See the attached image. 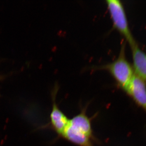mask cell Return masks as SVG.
Segmentation results:
<instances>
[{
  "mask_svg": "<svg viewBox=\"0 0 146 146\" xmlns=\"http://www.w3.org/2000/svg\"><path fill=\"white\" fill-rule=\"evenodd\" d=\"M57 91L55 89L52 94V108L50 115V122L47 127L49 126L59 137H61L69 124L70 119L62 112L56 103V96Z\"/></svg>",
  "mask_w": 146,
  "mask_h": 146,
  "instance_id": "3",
  "label": "cell"
},
{
  "mask_svg": "<svg viewBox=\"0 0 146 146\" xmlns=\"http://www.w3.org/2000/svg\"><path fill=\"white\" fill-rule=\"evenodd\" d=\"M113 26L126 39L131 47L137 44L129 26L127 18L123 4L119 0L106 1Z\"/></svg>",
  "mask_w": 146,
  "mask_h": 146,
  "instance_id": "2",
  "label": "cell"
},
{
  "mask_svg": "<svg viewBox=\"0 0 146 146\" xmlns=\"http://www.w3.org/2000/svg\"><path fill=\"white\" fill-rule=\"evenodd\" d=\"M86 107L84 108L79 114L70 119L68 125L97 141L93 133L91 119L86 114Z\"/></svg>",
  "mask_w": 146,
  "mask_h": 146,
  "instance_id": "5",
  "label": "cell"
},
{
  "mask_svg": "<svg viewBox=\"0 0 146 146\" xmlns=\"http://www.w3.org/2000/svg\"><path fill=\"white\" fill-rule=\"evenodd\" d=\"M61 137L78 146H94L92 138L68 126Z\"/></svg>",
  "mask_w": 146,
  "mask_h": 146,
  "instance_id": "7",
  "label": "cell"
},
{
  "mask_svg": "<svg viewBox=\"0 0 146 146\" xmlns=\"http://www.w3.org/2000/svg\"><path fill=\"white\" fill-rule=\"evenodd\" d=\"M131 50L134 74L146 82V54L137 44L131 47Z\"/></svg>",
  "mask_w": 146,
  "mask_h": 146,
  "instance_id": "6",
  "label": "cell"
},
{
  "mask_svg": "<svg viewBox=\"0 0 146 146\" xmlns=\"http://www.w3.org/2000/svg\"><path fill=\"white\" fill-rule=\"evenodd\" d=\"M125 49L123 44L117 58L113 62L97 68V69H103L109 72L118 85L124 90L134 75L133 68L125 58Z\"/></svg>",
  "mask_w": 146,
  "mask_h": 146,
  "instance_id": "1",
  "label": "cell"
},
{
  "mask_svg": "<svg viewBox=\"0 0 146 146\" xmlns=\"http://www.w3.org/2000/svg\"><path fill=\"white\" fill-rule=\"evenodd\" d=\"M124 91L146 111V82L134 74Z\"/></svg>",
  "mask_w": 146,
  "mask_h": 146,
  "instance_id": "4",
  "label": "cell"
}]
</instances>
